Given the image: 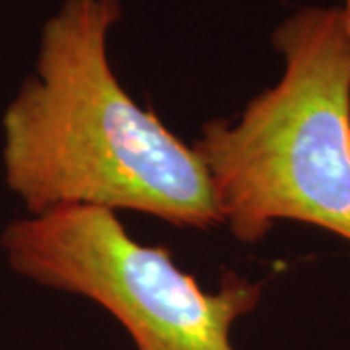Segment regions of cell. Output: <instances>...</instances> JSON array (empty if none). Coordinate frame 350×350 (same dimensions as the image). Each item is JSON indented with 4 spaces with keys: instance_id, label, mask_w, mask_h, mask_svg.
<instances>
[{
    "instance_id": "cell-1",
    "label": "cell",
    "mask_w": 350,
    "mask_h": 350,
    "mask_svg": "<svg viewBox=\"0 0 350 350\" xmlns=\"http://www.w3.org/2000/svg\"><path fill=\"white\" fill-rule=\"evenodd\" d=\"M121 0H63L36 70L2 117L6 185L27 214L59 206L137 211L183 228L220 224L204 163L121 86L107 41Z\"/></svg>"
},
{
    "instance_id": "cell-2",
    "label": "cell",
    "mask_w": 350,
    "mask_h": 350,
    "mask_svg": "<svg viewBox=\"0 0 350 350\" xmlns=\"http://www.w3.org/2000/svg\"><path fill=\"white\" fill-rule=\"evenodd\" d=\"M284 61L275 86L238 121H211L191 146L220 220L243 243L276 222L315 226L350 243V24L340 6H306L271 36Z\"/></svg>"
},
{
    "instance_id": "cell-3",
    "label": "cell",
    "mask_w": 350,
    "mask_h": 350,
    "mask_svg": "<svg viewBox=\"0 0 350 350\" xmlns=\"http://www.w3.org/2000/svg\"><path fill=\"white\" fill-rule=\"evenodd\" d=\"M2 250L18 275L100 304L137 350H236L232 327L261 300V284L226 273L218 292L185 275L165 247L133 239L96 206H59L16 218Z\"/></svg>"
},
{
    "instance_id": "cell-4",
    "label": "cell",
    "mask_w": 350,
    "mask_h": 350,
    "mask_svg": "<svg viewBox=\"0 0 350 350\" xmlns=\"http://www.w3.org/2000/svg\"><path fill=\"white\" fill-rule=\"evenodd\" d=\"M342 10H345V14H347V20H349L350 24V0H342V6H340Z\"/></svg>"
}]
</instances>
